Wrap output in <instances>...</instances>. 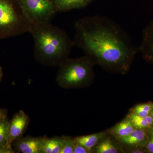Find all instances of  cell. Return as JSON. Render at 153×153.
<instances>
[{"label": "cell", "mask_w": 153, "mask_h": 153, "mask_svg": "<svg viewBox=\"0 0 153 153\" xmlns=\"http://www.w3.org/2000/svg\"><path fill=\"white\" fill-rule=\"evenodd\" d=\"M7 111L6 110L0 108V119L7 118Z\"/></svg>", "instance_id": "obj_21"}, {"label": "cell", "mask_w": 153, "mask_h": 153, "mask_svg": "<svg viewBox=\"0 0 153 153\" xmlns=\"http://www.w3.org/2000/svg\"><path fill=\"white\" fill-rule=\"evenodd\" d=\"M95 0H53L57 13H64L86 7Z\"/></svg>", "instance_id": "obj_10"}, {"label": "cell", "mask_w": 153, "mask_h": 153, "mask_svg": "<svg viewBox=\"0 0 153 153\" xmlns=\"http://www.w3.org/2000/svg\"><path fill=\"white\" fill-rule=\"evenodd\" d=\"M145 130L135 128L127 136L120 139L122 143L137 148L145 147L149 138V133Z\"/></svg>", "instance_id": "obj_9"}, {"label": "cell", "mask_w": 153, "mask_h": 153, "mask_svg": "<svg viewBox=\"0 0 153 153\" xmlns=\"http://www.w3.org/2000/svg\"><path fill=\"white\" fill-rule=\"evenodd\" d=\"M149 138L145 148L147 152L153 153V132L149 129Z\"/></svg>", "instance_id": "obj_19"}, {"label": "cell", "mask_w": 153, "mask_h": 153, "mask_svg": "<svg viewBox=\"0 0 153 153\" xmlns=\"http://www.w3.org/2000/svg\"><path fill=\"white\" fill-rule=\"evenodd\" d=\"M128 118L131 121L134 128L138 129L147 130L153 125V118L151 115L142 117L131 113L129 115Z\"/></svg>", "instance_id": "obj_14"}, {"label": "cell", "mask_w": 153, "mask_h": 153, "mask_svg": "<svg viewBox=\"0 0 153 153\" xmlns=\"http://www.w3.org/2000/svg\"><path fill=\"white\" fill-rule=\"evenodd\" d=\"M29 118L27 115L21 110L14 115L9 122V133L7 145L12 147L14 141L22 136L27 128Z\"/></svg>", "instance_id": "obj_6"}, {"label": "cell", "mask_w": 153, "mask_h": 153, "mask_svg": "<svg viewBox=\"0 0 153 153\" xmlns=\"http://www.w3.org/2000/svg\"><path fill=\"white\" fill-rule=\"evenodd\" d=\"M153 109V103L148 102L136 105L132 109V113L142 117H145L150 115Z\"/></svg>", "instance_id": "obj_16"}, {"label": "cell", "mask_w": 153, "mask_h": 153, "mask_svg": "<svg viewBox=\"0 0 153 153\" xmlns=\"http://www.w3.org/2000/svg\"><path fill=\"white\" fill-rule=\"evenodd\" d=\"M74 138L67 137L63 145L60 153H73L75 145Z\"/></svg>", "instance_id": "obj_18"}, {"label": "cell", "mask_w": 153, "mask_h": 153, "mask_svg": "<svg viewBox=\"0 0 153 153\" xmlns=\"http://www.w3.org/2000/svg\"><path fill=\"white\" fill-rule=\"evenodd\" d=\"M67 137H57L48 138H45L41 153H60V150Z\"/></svg>", "instance_id": "obj_11"}, {"label": "cell", "mask_w": 153, "mask_h": 153, "mask_svg": "<svg viewBox=\"0 0 153 153\" xmlns=\"http://www.w3.org/2000/svg\"><path fill=\"white\" fill-rule=\"evenodd\" d=\"M138 50L145 59L153 62V20L143 30Z\"/></svg>", "instance_id": "obj_8"}, {"label": "cell", "mask_w": 153, "mask_h": 153, "mask_svg": "<svg viewBox=\"0 0 153 153\" xmlns=\"http://www.w3.org/2000/svg\"><path fill=\"white\" fill-rule=\"evenodd\" d=\"M135 128L128 118L121 122L111 129V133L120 139L127 136L133 131Z\"/></svg>", "instance_id": "obj_13"}, {"label": "cell", "mask_w": 153, "mask_h": 153, "mask_svg": "<svg viewBox=\"0 0 153 153\" xmlns=\"http://www.w3.org/2000/svg\"><path fill=\"white\" fill-rule=\"evenodd\" d=\"M29 33L34 41L35 58L45 66H59L74 46L67 33L52 23L32 28Z\"/></svg>", "instance_id": "obj_2"}, {"label": "cell", "mask_w": 153, "mask_h": 153, "mask_svg": "<svg viewBox=\"0 0 153 153\" xmlns=\"http://www.w3.org/2000/svg\"><path fill=\"white\" fill-rule=\"evenodd\" d=\"M18 1L31 29L51 23L57 13L53 1L50 0Z\"/></svg>", "instance_id": "obj_5"}, {"label": "cell", "mask_w": 153, "mask_h": 153, "mask_svg": "<svg viewBox=\"0 0 153 153\" xmlns=\"http://www.w3.org/2000/svg\"><path fill=\"white\" fill-rule=\"evenodd\" d=\"M31 29L18 0H0V40L30 33Z\"/></svg>", "instance_id": "obj_4"}, {"label": "cell", "mask_w": 153, "mask_h": 153, "mask_svg": "<svg viewBox=\"0 0 153 153\" xmlns=\"http://www.w3.org/2000/svg\"><path fill=\"white\" fill-rule=\"evenodd\" d=\"M150 130H151V131L153 132V125L152 126V127L151 128H150L149 129Z\"/></svg>", "instance_id": "obj_23"}, {"label": "cell", "mask_w": 153, "mask_h": 153, "mask_svg": "<svg viewBox=\"0 0 153 153\" xmlns=\"http://www.w3.org/2000/svg\"><path fill=\"white\" fill-rule=\"evenodd\" d=\"M74 45L91 60L106 69L126 72L139 52L128 34L111 19L100 15L77 20Z\"/></svg>", "instance_id": "obj_1"}, {"label": "cell", "mask_w": 153, "mask_h": 153, "mask_svg": "<svg viewBox=\"0 0 153 153\" xmlns=\"http://www.w3.org/2000/svg\"><path fill=\"white\" fill-rule=\"evenodd\" d=\"M50 1H53V0H50Z\"/></svg>", "instance_id": "obj_25"}, {"label": "cell", "mask_w": 153, "mask_h": 153, "mask_svg": "<svg viewBox=\"0 0 153 153\" xmlns=\"http://www.w3.org/2000/svg\"><path fill=\"white\" fill-rule=\"evenodd\" d=\"M94 64L93 61L86 56L66 58L59 65L56 76L57 84L65 88L85 85L93 77Z\"/></svg>", "instance_id": "obj_3"}, {"label": "cell", "mask_w": 153, "mask_h": 153, "mask_svg": "<svg viewBox=\"0 0 153 153\" xmlns=\"http://www.w3.org/2000/svg\"><path fill=\"white\" fill-rule=\"evenodd\" d=\"M9 122L7 118L0 119V147L7 145L9 133Z\"/></svg>", "instance_id": "obj_17"}, {"label": "cell", "mask_w": 153, "mask_h": 153, "mask_svg": "<svg viewBox=\"0 0 153 153\" xmlns=\"http://www.w3.org/2000/svg\"><path fill=\"white\" fill-rule=\"evenodd\" d=\"M150 115L153 118V109L152 110V112H151Z\"/></svg>", "instance_id": "obj_24"}, {"label": "cell", "mask_w": 153, "mask_h": 153, "mask_svg": "<svg viewBox=\"0 0 153 153\" xmlns=\"http://www.w3.org/2000/svg\"><path fill=\"white\" fill-rule=\"evenodd\" d=\"M95 152L97 153H117V149L109 139H105L100 142L97 146Z\"/></svg>", "instance_id": "obj_15"}, {"label": "cell", "mask_w": 153, "mask_h": 153, "mask_svg": "<svg viewBox=\"0 0 153 153\" xmlns=\"http://www.w3.org/2000/svg\"><path fill=\"white\" fill-rule=\"evenodd\" d=\"M3 74L2 68L1 66H0V82L1 81L2 78Z\"/></svg>", "instance_id": "obj_22"}, {"label": "cell", "mask_w": 153, "mask_h": 153, "mask_svg": "<svg viewBox=\"0 0 153 153\" xmlns=\"http://www.w3.org/2000/svg\"><path fill=\"white\" fill-rule=\"evenodd\" d=\"M45 138L46 137H20L14 141V146L19 152L41 153Z\"/></svg>", "instance_id": "obj_7"}, {"label": "cell", "mask_w": 153, "mask_h": 153, "mask_svg": "<svg viewBox=\"0 0 153 153\" xmlns=\"http://www.w3.org/2000/svg\"><path fill=\"white\" fill-rule=\"evenodd\" d=\"M104 134L99 133L74 138L75 143L81 145L91 152L94 147L101 139Z\"/></svg>", "instance_id": "obj_12"}, {"label": "cell", "mask_w": 153, "mask_h": 153, "mask_svg": "<svg viewBox=\"0 0 153 153\" xmlns=\"http://www.w3.org/2000/svg\"><path fill=\"white\" fill-rule=\"evenodd\" d=\"M91 152L81 145L75 143L73 153H88Z\"/></svg>", "instance_id": "obj_20"}]
</instances>
